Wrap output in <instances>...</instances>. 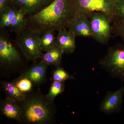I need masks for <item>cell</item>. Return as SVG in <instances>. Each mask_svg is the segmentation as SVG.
I'll use <instances>...</instances> for the list:
<instances>
[{
  "label": "cell",
  "mask_w": 124,
  "mask_h": 124,
  "mask_svg": "<svg viewBox=\"0 0 124 124\" xmlns=\"http://www.w3.org/2000/svg\"><path fill=\"white\" fill-rule=\"evenodd\" d=\"M22 115L25 121L32 124H44L51 120L53 112L51 102L46 98L35 96L23 101Z\"/></svg>",
  "instance_id": "obj_2"
},
{
  "label": "cell",
  "mask_w": 124,
  "mask_h": 124,
  "mask_svg": "<svg viewBox=\"0 0 124 124\" xmlns=\"http://www.w3.org/2000/svg\"><path fill=\"white\" fill-rule=\"evenodd\" d=\"M48 65L41 60L24 72L19 78H28L37 84H41L44 80Z\"/></svg>",
  "instance_id": "obj_13"
},
{
  "label": "cell",
  "mask_w": 124,
  "mask_h": 124,
  "mask_svg": "<svg viewBox=\"0 0 124 124\" xmlns=\"http://www.w3.org/2000/svg\"><path fill=\"white\" fill-rule=\"evenodd\" d=\"M18 40V44L24 56L29 60H35L42 54L40 46V33L38 31H23Z\"/></svg>",
  "instance_id": "obj_6"
},
{
  "label": "cell",
  "mask_w": 124,
  "mask_h": 124,
  "mask_svg": "<svg viewBox=\"0 0 124 124\" xmlns=\"http://www.w3.org/2000/svg\"><path fill=\"white\" fill-rule=\"evenodd\" d=\"M63 53V51L56 42L53 46L46 51L45 53L42 54V61L48 65L59 66Z\"/></svg>",
  "instance_id": "obj_14"
},
{
  "label": "cell",
  "mask_w": 124,
  "mask_h": 124,
  "mask_svg": "<svg viewBox=\"0 0 124 124\" xmlns=\"http://www.w3.org/2000/svg\"><path fill=\"white\" fill-rule=\"evenodd\" d=\"M117 0H71L74 16L84 15L89 18L95 12H103L114 17L113 8Z\"/></svg>",
  "instance_id": "obj_5"
},
{
  "label": "cell",
  "mask_w": 124,
  "mask_h": 124,
  "mask_svg": "<svg viewBox=\"0 0 124 124\" xmlns=\"http://www.w3.org/2000/svg\"><path fill=\"white\" fill-rule=\"evenodd\" d=\"M64 82L54 81L46 97V99L50 102H52L57 96L64 91Z\"/></svg>",
  "instance_id": "obj_19"
},
{
  "label": "cell",
  "mask_w": 124,
  "mask_h": 124,
  "mask_svg": "<svg viewBox=\"0 0 124 124\" xmlns=\"http://www.w3.org/2000/svg\"><path fill=\"white\" fill-rule=\"evenodd\" d=\"M18 102L7 97L1 106V111L2 115L10 119L20 121L22 115V107Z\"/></svg>",
  "instance_id": "obj_12"
},
{
  "label": "cell",
  "mask_w": 124,
  "mask_h": 124,
  "mask_svg": "<svg viewBox=\"0 0 124 124\" xmlns=\"http://www.w3.org/2000/svg\"><path fill=\"white\" fill-rule=\"evenodd\" d=\"M54 81L64 82L67 80H73L75 79L74 76L69 75L62 68L58 66L54 71L53 75Z\"/></svg>",
  "instance_id": "obj_21"
},
{
  "label": "cell",
  "mask_w": 124,
  "mask_h": 124,
  "mask_svg": "<svg viewBox=\"0 0 124 124\" xmlns=\"http://www.w3.org/2000/svg\"><path fill=\"white\" fill-rule=\"evenodd\" d=\"M3 87L9 98L18 102L23 101L26 99L25 93L20 91L16 84L15 82H4Z\"/></svg>",
  "instance_id": "obj_16"
},
{
  "label": "cell",
  "mask_w": 124,
  "mask_h": 124,
  "mask_svg": "<svg viewBox=\"0 0 124 124\" xmlns=\"http://www.w3.org/2000/svg\"><path fill=\"white\" fill-rule=\"evenodd\" d=\"M56 37V42L63 53H73L75 49L76 37L66 28L60 29Z\"/></svg>",
  "instance_id": "obj_11"
},
{
  "label": "cell",
  "mask_w": 124,
  "mask_h": 124,
  "mask_svg": "<svg viewBox=\"0 0 124 124\" xmlns=\"http://www.w3.org/2000/svg\"><path fill=\"white\" fill-rule=\"evenodd\" d=\"M13 0H0V11L10 7L12 4Z\"/></svg>",
  "instance_id": "obj_24"
},
{
  "label": "cell",
  "mask_w": 124,
  "mask_h": 124,
  "mask_svg": "<svg viewBox=\"0 0 124 124\" xmlns=\"http://www.w3.org/2000/svg\"><path fill=\"white\" fill-rule=\"evenodd\" d=\"M54 0H13L12 4L27 14L33 15L51 4Z\"/></svg>",
  "instance_id": "obj_10"
},
{
  "label": "cell",
  "mask_w": 124,
  "mask_h": 124,
  "mask_svg": "<svg viewBox=\"0 0 124 124\" xmlns=\"http://www.w3.org/2000/svg\"><path fill=\"white\" fill-rule=\"evenodd\" d=\"M0 60L4 64H12L20 61L19 54L7 37L0 36Z\"/></svg>",
  "instance_id": "obj_9"
},
{
  "label": "cell",
  "mask_w": 124,
  "mask_h": 124,
  "mask_svg": "<svg viewBox=\"0 0 124 124\" xmlns=\"http://www.w3.org/2000/svg\"><path fill=\"white\" fill-rule=\"evenodd\" d=\"M124 95V86L115 91L107 92L99 106V110L107 115L119 113L122 110Z\"/></svg>",
  "instance_id": "obj_7"
},
{
  "label": "cell",
  "mask_w": 124,
  "mask_h": 124,
  "mask_svg": "<svg viewBox=\"0 0 124 124\" xmlns=\"http://www.w3.org/2000/svg\"><path fill=\"white\" fill-rule=\"evenodd\" d=\"M26 13L23 10L18 9L9 27L11 31L19 34L25 30L26 25Z\"/></svg>",
  "instance_id": "obj_15"
},
{
  "label": "cell",
  "mask_w": 124,
  "mask_h": 124,
  "mask_svg": "<svg viewBox=\"0 0 124 124\" xmlns=\"http://www.w3.org/2000/svg\"><path fill=\"white\" fill-rule=\"evenodd\" d=\"M112 32L119 36L124 42V23L119 22L115 20L112 24Z\"/></svg>",
  "instance_id": "obj_23"
},
{
  "label": "cell",
  "mask_w": 124,
  "mask_h": 124,
  "mask_svg": "<svg viewBox=\"0 0 124 124\" xmlns=\"http://www.w3.org/2000/svg\"><path fill=\"white\" fill-rule=\"evenodd\" d=\"M18 9L10 6L0 11V28L1 29L9 27L11 21Z\"/></svg>",
  "instance_id": "obj_17"
},
{
  "label": "cell",
  "mask_w": 124,
  "mask_h": 124,
  "mask_svg": "<svg viewBox=\"0 0 124 124\" xmlns=\"http://www.w3.org/2000/svg\"><path fill=\"white\" fill-rule=\"evenodd\" d=\"M115 20L124 23V0H117L113 8Z\"/></svg>",
  "instance_id": "obj_20"
},
{
  "label": "cell",
  "mask_w": 124,
  "mask_h": 124,
  "mask_svg": "<svg viewBox=\"0 0 124 124\" xmlns=\"http://www.w3.org/2000/svg\"><path fill=\"white\" fill-rule=\"evenodd\" d=\"M54 31L49 30L43 32L40 39V46L42 51H46L56 42Z\"/></svg>",
  "instance_id": "obj_18"
},
{
  "label": "cell",
  "mask_w": 124,
  "mask_h": 124,
  "mask_svg": "<svg viewBox=\"0 0 124 124\" xmlns=\"http://www.w3.org/2000/svg\"><path fill=\"white\" fill-rule=\"evenodd\" d=\"M67 28L76 37H93L90 21L85 16H74L68 23Z\"/></svg>",
  "instance_id": "obj_8"
},
{
  "label": "cell",
  "mask_w": 124,
  "mask_h": 124,
  "mask_svg": "<svg viewBox=\"0 0 124 124\" xmlns=\"http://www.w3.org/2000/svg\"><path fill=\"white\" fill-rule=\"evenodd\" d=\"M15 82L18 89L23 93L29 92L32 88V82L28 78H19Z\"/></svg>",
  "instance_id": "obj_22"
},
{
  "label": "cell",
  "mask_w": 124,
  "mask_h": 124,
  "mask_svg": "<svg viewBox=\"0 0 124 124\" xmlns=\"http://www.w3.org/2000/svg\"><path fill=\"white\" fill-rule=\"evenodd\" d=\"M98 63L111 77L124 82V44H117L108 48Z\"/></svg>",
  "instance_id": "obj_3"
},
{
  "label": "cell",
  "mask_w": 124,
  "mask_h": 124,
  "mask_svg": "<svg viewBox=\"0 0 124 124\" xmlns=\"http://www.w3.org/2000/svg\"><path fill=\"white\" fill-rule=\"evenodd\" d=\"M74 16L71 0H54L39 12L31 16L30 20L35 27L33 30L41 33L66 28Z\"/></svg>",
  "instance_id": "obj_1"
},
{
  "label": "cell",
  "mask_w": 124,
  "mask_h": 124,
  "mask_svg": "<svg viewBox=\"0 0 124 124\" xmlns=\"http://www.w3.org/2000/svg\"><path fill=\"white\" fill-rule=\"evenodd\" d=\"M93 37L98 43L106 44L112 32V24L115 18L103 12H95L90 16Z\"/></svg>",
  "instance_id": "obj_4"
}]
</instances>
